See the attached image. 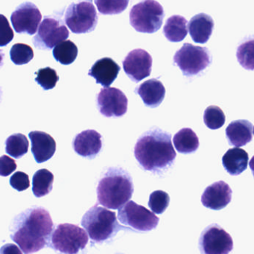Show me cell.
<instances>
[{"label":"cell","mask_w":254,"mask_h":254,"mask_svg":"<svg viewBox=\"0 0 254 254\" xmlns=\"http://www.w3.org/2000/svg\"><path fill=\"white\" fill-rule=\"evenodd\" d=\"M14 38L12 28L5 16L0 14V47L9 44Z\"/></svg>","instance_id":"obj_34"},{"label":"cell","mask_w":254,"mask_h":254,"mask_svg":"<svg viewBox=\"0 0 254 254\" xmlns=\"http://www.w3.org/2000/svg\"><path fill=\"white\" fill-rule=\"evenodd\" d=\"M170 202V197L166 191L162 190L153 191L150 194L148 206L153 213L163 214L167 209Z\"/></svg>","instance_id":"obj_31"},{"label":"cell","mask_w":254,"mask_h":254,"mask_svg":"<svg viewBox=\"0 0 254 254\" xmlns=\"http://www.w3.org/2000/svg\"><path fill=\"white\" fill-rule=\"evenodd\" d=\"M32 152L38 163L48 161L56 151V142L54 138L44 131L35 130L29 133Z\"/></svg>","instance_id":"obj_17"},{"label":"cell","mask_w":254,"mask_h":254,"mask_svg":"<svg viewBox=\"0 0 254 254\" xmlns=\"http://www.w3.org/2000/svg\"><path fill=\"white\" fill-rule=\"evenodd\" d=\"M17 168V163L14 159L7 155L0 157V176H9Z\"/></svg>","instance_id":"obj_36"},{"label":"cell","mask_w":254,"mask_h":254,"mask_svg":"<svg viewBox=\"0 0 254 254\" xmlns=\"http://www.w3.org/2000/svg\"><path fill=\"white\" fill-rule=\"evenodd\" d=\"M135 92L140 96L146 106L152 108H157L166 95V89L163 83L156 78L142 83L136 87Z\"/></svg>","instance_id":"obj_19"},{"label":"cell","mask_w":254,"mask_h":254,"mask_svg":"<svg viewBox=\"0 0 254 254\" xmlns=\"http://www.w3.org/2000/svg\"><path fill=\"white\" fill-rule=\"evenodd\" d=\"M210 53L206 47L184 44L174 56V62L185 76L191 77L204 70L210 64Z\"/></svg>","instance_id":"obj_7"},{"label":"cell","mask_w":254,"mask_h":254,"mask_svg":"<svg viewBox=\"0 0 254 254\" xmlns=\"http://www.w3.org/2000/svg\"><path fill=\"white\" fill-rule=\"evenodd\" d=\"M42 14L36 5L31 2L20 4L11 16L13 27L17 33L34 35L38 30Z\"/></svg>","instance_id":"obj_12"},{"label":"cell","mask_w":254,"mask_h":254,"mask_svg":"<svg viewBox=\"0 0 254 254\" xmlns=\"http://www.w3.org/2000/svg\"><path fill=\"white\" fill-rule=\"evenodd\" d=\"M29 142L27 137L22 133H14L5 141V151L8 155L20 159L29 151Z\"/></svg>","instance_id":"obj_27"},{"label":"cell","mask_w":254,"mask_h":254,"mask_svg":"<svg viewBox=\"0 0 254 254\" xmlns=\"http://www.w3.org/2000/svg\"><path fill=\"white\" fill-rule=\"evenodd\" d=\"M231 188L224 181H218L206 187L201 196V203L205 207L220 210L231 201Z\"/></svg>","instance_id":"obj_15"},{"label":"cell","mask_w":254,"mask_h":254,"mask_svg":"<svg viewBox=\"0 0 254 254\" xmlns=\"http://www.w3.org/2000/svg\"><path fill=\"white\" fill-rule=\"evenodd\" d=\"M118 219L124 225L142 232L154 230L159 223L152 212L132 200L119 209Z\"/></svg>","instance_id":"obj_9"},{"label":"cell","mask_w":254,"mask_h":254,"mask_svg":"<svg viewBox=\"0 0 254 254\" xmlns=\"http://www.w3.org/2000/svg\"><path fill=\"white\" fill-rule=\"evenodd\" d=\"M170 133L155 128L143 133L134 146V156L145 170L159 172L172 166L176 157Z\"/></svg>","instance_id":"obj_2"},{"label":"cell","mask_w":254,"mask_h":254,"mask_svg":"<svg viewBox=\"0 0 254 254\" xmlns=\"http://www.w3.org/2000/svg\"><path fill=\"white\" fill-rule=\"evenodd\" d=\"M133 184L130 175L120 168H110L98 184V201L109 209H120L131 198Z\"/></svg>","instance_id":"obj_3"},{"label":"cell","mask_w":254,"mask_h":254,"mask_svg":"<svg viewBox=\"0 0 254 254\" xmlns=\"http://www.w3.org/2000/svg\"><path fill=\"white\" fill-rule=\"evenodd\" d=\"M127 101L125 93L115 87L102 88L97 96V107L105 117H120L127 111Z\"/></svg>","instance_id":"obj_13"},{"label":"cell","mask_w":254,"mask_h":254,"mask_svg":"<svg viewBox=\"0 0 254 254\" xmlns=\"http://www.w3.org/2000/svg\"><path fill=\"white\" fill-rule=\"evenodd\" d=\"M54 175L48 169L37 171L32 178V191L35 197H42L51 192L53 188Z\"/></svg>","instance_id":"obj_25"},{"label":"cell","mask_w":254,"mask_h":254,"mask_svg":"<svg viewBox=\"0 0 254 254\" xmlns=\"http://www.w3.org/2000/svg\"><path fill=\"white\" fill-rule=\"evenodd\" d=\"M4 57H5V54H4L3 51L0 50V68L2 67L3 65Z\"/></svg>","instance_id":"obj_38"},{"label":"cell","mask_w":254,"mask_h":254,"mask_svg":"<svg viewBox=\"0 0 254 254\" xmlns=\"http://www.w3.org/2000/svg\"><path fill=\"white\" fill-rule=\"evenodd\" d=\"M1 97H2V90L0 88V102H1Z\"/></svg>","instance_id":"obj_39"},{"label":"cell","mask_w":254,"mask_h":254,"mask_svg":"<svg viewBox=\"0 0 254 254\" xmlns=\"http://www.w3.org/2000/svg\"><path fill=\"white\" fill-rule=\"evenodd\" d=\"M188 34V22L185 17L174 15L169 17L163 28V35L170 42H181Z\"/></svg>","instance_id":"obj_23"},{"label":"cell","mask_w":254,"mask_h":254,"mask_svg":"<svg viewBox=\"0 0 254 254\" xmlns=\"http://www.w3.org/2000/svg\"><path fill=\"white\" fill-rule=\"evenodd\" d=\"M214 29V20L208 14L200 13L189 22L188 31L194 42L204 44L209 41Z\"/></svg>","instance_id":"obj_20"},{"label":"cell","mask_w":254,"mask_h":254,"mask_svg":"<svg viewBox=\"0 0 254 254\" xmlns=\"http://www.w3.org/2000/svg\"><path fill=\"white\" fill-rule=\"evenodd\" d=\"M54 230L50 212L34 206L16 215L10 226L11 239L26 254H32L49 245Z\"/></svg>","instance_id":"obj_1"},{"label":"cell","mask_w":254,"mask_h":254,"mask_svg":"<svg viewBox=\"0 0 254 254\" xmlns=\"http://www.w3.org/2000/svg\"><path fill=\"white\" fill-rule=\"evenodd\" d=\"M88 243V235L75 224H61L53 230L50 246L64 254H77Z\"/></svg>","instance_id":"obj_6"},{"label":"cell","mask_w":254,"mask_h":254,"mask_svg":"<svg viewBox=\"0 0 254 254\" xmlns=\"http://www.w3.org/2000/svg\"><path fill=\"white\" fill-rule=\"evenodd\" d=\"M123 65L127 76L134 82H139L151 75L152 58L148 52L137 49L127 54Z\"/></svg>","instance_id":"obj_14"},{"label":"cell","mask_w":254,"mask_h":254,"mask_svg":"<svg viewBox=\"0 0 254 254\" xmlns=\"http://www.w3.org/2000/svg\"><path fill=\"white\" fill-rule=\"evenodd\" d=\"M35 81L41 85L44 90H50L55 88L58 81L60 79L56 70L49 66L41 68L38 72H35Z\"/></svg>","instance_id":"obj_30"},{"label":"cell","mask_w":254,"mask_h":254,"mask_svg":"<svg viewBox=\"0 0 254 254\" xmlns=\"http://www.w3.org/2000/svg\"><path fill=\"white\" fill-rule=\"evenodd\" d=\"M74 151L83 157L93 159L100 152L102 135L95 130H86L76 135L73 142Z\"/></svg>","instance_id":"obj_16"},{"label":"cell","mask_w":254,"mask_h":254,"mask_svg":"<svg viewBox=\"0 0 254 254\" xmlns=\"http://www.w3.org/2000/svg\"><path fill=\"white\" fill-rule=\"evenodd\" d=\"M254 126L248 120H236L232 122L226 128V136L230 145L244 146L252 141Z\"/></svg>","instance_id":"obj_21"},{"label":"cell","mask_w":254,"mask_h":254,"mask_svg":"<svg viewBox=\"0 0 254 254\" xmlns=\"http://www.w3.org/2000/svg\"><path fill=\"white\" fill-rule=\"evenodd\" d=\"M81 225L96 242L108 240L123 227L119 224L115 212L97 204L84 214Z\"/></svg>","instance_id":"obj_4"},{"label":"cell","mask_w":254,"mask_h":254,"mask_svg":"<svg viewBox=\"0 0 254 254\" xmlns=\"http://www.w3.org/2000/svg\"><path fill=\"white\" fill-rule=\"evenodd\" d=\"M0 254H23L21 250L14 244H6L0 248Z\"/></svg>","instance_id":"obj_37"},{"label":"cell","mask_w":254,"mask_h":254,"mask_svg":"<svg viewBox=\"0 0 254 254\" xmlns=\"http://www.w3.org/2000/svg\"><path fill=\"white\" fill-rule=\"evenodd\" d=\"M66 26L75 34L93 32L98 23V14L92 1L69 5L64 14Z\"/></svg>","instance_id":"obj_8"},{"label":"cell","mask_w":254,"mask_h":254,"mask_svg":"<svg viewBox=\"0 0 254 254\" xmlns=\"http://www.w3.org/2000/svg\"><path fill=\"white\" fill-rule=\"evenodd\" d=\"M10 184L18 191H25L30 187L29 175L23 172H16L10 178Z\"/></svg>","instance_id":"obj_35"},{"label":"cell","mask_w":254,"mask_h":254,"mask_svg":"<svg viewBox=\"0 0 254 254\" xmlns=\"http://www.w3.org/2000/svg\"><path fill=\"white\" fill-rule=\"evenodd\" d=\"M100 13L103 14H120L127 8L128 1H120V2H103V1H95Z\"/></svg>","instance_id":"obj_33"},{"label":"cell","mask_w":254,"mask_h":254,"mask_svg":"<svg viewBox=\"0 0 254 254\" xmlns=\"http://www.w3.org/2000/svg\"><path fill=\"white\" fill-rule=\"evenodd\" d=\"M225 114L219 107L212 105L205 110L203 121L206 127L211 130L221 128L225 123Z\"/></svg>","instance_id":"obj_28"},{"label":"cell","mask_w":254,"mask_h":254,"mask_svg":"<svg viewBox=\"0 0 254 254\" xmlns=\"http://www.w3.org/2000/svg\"><path fill=\"white\" fill-rule=\"evenodd\" d=\"M69 35V30L62 20L47 16L40 25L38 33L32 41L38 50H50L66 41Z\"/></svg>","instance_id":"obj_10"},{"label":"cell","mask_w":254,"mask_h":254,"mask_svg":"<svg viewBox=\"0 0 254 254\" xmlns=\"http://www.w3.org/2000/svg\"><path fill=\"white\" fill-rule=\"evenodd\" d=\"M249 156L244 149L233 148L229 149L222 157V164L230 175L236 176L246 170Z\"/></svg>","instance_id":"obj_22"},{"label":"cell","mask_w":254,"mask_h":254,"mask_svg":"<svg viewBox=\"0 0 254 254\" xmlns=\"http://www.w3.org/2000/svg\"><path fill=\"white\" fill-rule=\"evenodd\" d=\"M121 67L111 58L98 60L89 70L88 75L96 79V83L108 87L117 79Z\"/></svg>","instance_id":"obj_18"},{"label":"cell","mask_w":254,"mask_h":254,"mask_svg":"<svg viewBox=\"0 0 254 254\" xmlns=\"http://www.w3.org/2000/svg\"><path fill=\"white\" fill-rule=\"evenodd\" d=\"M10 57L16 65H23L29 63L34 58V51L30 46L25 44H16L10 51Z\"/></svg>","instance_id":"obj_29"},{"label":"cell","mask_w":254,"mask_h":254,"mask_svg":"<svg viewBox=\"0 0 254 254\" xmlns=\"http://www.w3.org/2000/svg\"><path fill=\"white\" fill-rule=\"evenodd\" d=\"M164 9L154 0H145L133 5L130 12V23L136 32L152 34L161 28Z\"/></svg>","instance_id":"obj_5"},{"label":"cell","mask_w":254,"mask_h":254,"mask_svg":"<svg viewBox=\"0 0 254 254\" xmlns=\"http://www.w3.org/2000/svg\"><path fill=\"white\" fill-rule=\"evenodd\" d=\"M174 145L177 151L181 154H191L198 148L199 139L191 128H183L175 135Z\"/></svg>","instance_id":"obj_24"},{"label":"cell","mask_w":254,"mask_h":254,"mask_svg":"<svg viewBox=\"0 0 254 254\" xmlns=\"http://www.w3.org/2000/svg\"><path fill=\"white\" fill-rule=\"evenodd\" d=\"M253 41L242 44L238 49L237 58L242 66L247 69H254V58H253Z\"/></svg>","instance_id":"obj_32"},{"label":"cell","mask_w":254,"mask_h":254,"mask_svg":"<svg viewBox=\"0 0 254 254\" xmlns=\"http://www.w3.org/2000/svg\"><path fill=\"white\" fill-rule=\"evenodd\" d=\"M78 54V47L69 40L60 43L53 49L55 59L63 65H69L73 63Z\"/></svg>","instance_id":"obj_26"},{"label":"cell","mask_w":254,"mask_h":254,"mask_svg":"<svg viewBox=\"0 0 254 254\" xmlns=\"http://www.w3.org/2000/svg\"><path fill=\"white\" fill-rule=\"evenodd\" d=\"M233 248L231 236L218 224H211L200 234L199 249L202 254H228Z\"/></svg>","instance_id":"obj_11"}]
</instances>
